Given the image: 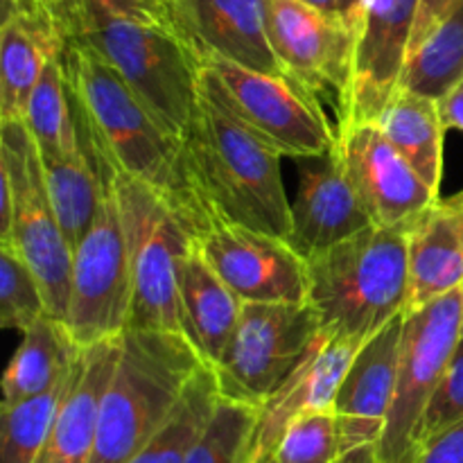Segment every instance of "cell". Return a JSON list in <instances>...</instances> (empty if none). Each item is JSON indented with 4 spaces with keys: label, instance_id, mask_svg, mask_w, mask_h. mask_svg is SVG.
Here are the masks:
<instances>
[{
    "label": "cell",
    "instance_id": "6da1fadb",
    "mask_svg": "<svg viewBox=\"0 0 463 463\" xmlns=\"http://www.w3.org/2000/svg\"><path fill=\"white\" fill-rule=\"evenodd\" d=\"M63 61L72 111L99 167L109 175L143 181L165 194L199 238L211 220L190 185L184 140L167 134L120 72L93 48L66 41Z\"/></svg>",
    "mask_w": 463,
    "mask_h": 463
},
{
    "label": "cell",
    "instance_id": "7a4b0ae2",
    "mask_svg": "<svg viewBox=\"0 0 463 463\" xmlns=\"http://www.w3.org/2000/svg\"><path fill=\"white\" fill-rule=\"evenodd\" d=\"M184 156L211 224L222 220L288 240L292 202L280 175L283 156L226 109L203 71L202 104L184 138Z\"/></svg>",
    "mask_w": 463,
    "mask_h": 463
},
{
    "label": "cell",
    "instance_id": "3957f363",
    "mask_svg": "<svg viewBox=\"0 0 463 463\" xmlns=\"http://www.w3.org/2000/svg\"><path fill=\"white\" fill-rule=\"evenodd\" d=\"M66 41L107 59L167 134L184 140L202 104V59L175 32L125 21L84 5L54 9Z\"/></svg>",
    "mask_w": 463,
    "mask_h": 463
},
{
    "label": "cell",
    "instance_id": "277c9868",
    "mask_svg": "<svg viewBox=\"0 0 463 463\" xmlns=\"http://www.w3.org/2000/svg\"><path fill=\"white\" fill-rule=\"evenodd\" d=\"M206 364L188 337L127 330L102 405L89 463H129L161 432L181 396Z\"/></svg>",
    "mask_w": 463,
    "mask_h": 463
},
{
    "label": "cell",
    "instance_id": "5b68a950",
    "mask_svg": "<svg viewBox=\"0 0 463 463\" xmlns=\"http://www.w3.org/2000/svg\"><path fill=\"white\" fill-rule=\"evenodd\" d=\"M407 233L371 224L337 247L307 258V303L321 328L366 344L407 312Z\"/></svg>",
    "mask_w": 463,
    "mask_h": 463
},
{
    "label": "cell",
    "instance_id": "8992f818",
    "mask_svg": "<svg viewBox=\"0 0 463 463\" xmlns=\"http://www.w3.org/2000/svg\"><path fill=\"white\" fill-rule=\"evenodd\" d=\"M109 176L120 206L134 279L129 330L181 333L176 280L197 235L165 194L131 176Z\"/></svg>",
    "mask_w": 463,
    "mask_h": 463
},
{
    "label": "cell",
    "instance_id": "52a82bcc",
    "mask_svg": "<svg viewBox=\"0 0 463 463\" xmlns=\"http://www.w3.org/2000/svg\"><path fill=\"white\" fill-rule=\"evenodd\" d=\"M0 179L7 181L14 199L12 231L0 244L25 260L43 289L50 317L66 324L72 249L59 224L43 161L25 120L0 122Z\"/></svg>",
    "mask_w": 463,
    "mask_h": 463
},
{
    "label": "cell",
    "instance_id": "ba28073f",
    "mask_svg": "<svg viewBox=\"0 0 463 463\" xmlns=\"http://www.w3.org/2000/svg\"><path fill=\"white\" fill-rule=\"evenodd\" d=\"M321 335L310 303H244L238 326L213 366L222 401L262 410L306 360Z\"/></svg>",
    "mask_w": 463,
    "mask_h": 463
},
{
    "label": "cell",
    "instance_id": "9c48e42d",
    "mask_svg": "<svg viewBox=\"0 0 463 463\" xmlns=\"http://www.w3.org/2000/svg\"><path fill=\"white\" fill-rule=\"evenodd\" d=\"M203 80L231 113L280 156L317 158L333 152L337 129L319 95L292 75H267L226 59L202 61Z\"/></svg>",
    "mask_w": 463,
    "mask_h": 463
},
{
    "label": "cell",
    "instance_id": "30bf717a",
    "mask_svg": "<svg viewBox=\"0 0 463 463\" xmlns=\"http://www.w3.org/2000/svg\"><path fill=\"white\" fill-rule=\"evenodd\" d=\"M107 175V172H104ZM134 279L129 247L111 176L93 226L72 249L66 328L80 348L118 339L129 330Z\"/></svg>",
    "mask_w": 463,
    "mask_h": 463
},
{
    "label": "cell",
    "instance_id": "8fae6325",
    "mask_svg": "<svg viewBox=\"0 0 463 463\" xmlns=\"http://www.w3.org/2000/svg\"><path fill=\"white\" fill-rule=\"evenodd\" d=\"M461 289L405 315L401 364L387 425L375 455L380 463H414L420 420L461 339Z\"/></svg>",
    "mask_w": 463,
    "mask_h": 463
},
{
    "label": "cell",
    "instance_id": "7c38bea8",
    "mask_svg": "<svg viewBox=\"0 0 463 463\" xmlns=\"http://www.w3.org/2000/svg\"><path fill=\"white\" fill-rule=\"evenodd\" d=\"M335 154L375 226L410 229L441 202V194L416 175L378 122L337 127Z\"/></svg>",
    "mask_w": 463,
    "mask_h": 463
},
{
    "label": "cell",
    "instance_id": "4fadbf2b",
    "mask_svg": "<svg viewBox=\"0 0 463 463\" xmlns=\"http://www.w3.org/2000/svg\"><path fill=\"white\" fill-rule=\"evenodd\" d=\"M197 249L242 303H307V265L285 238L215 220Z\"/></svg>",
    "mask_w": 463,
    "mask_h": 463
},
{
    "label": "cell",
    "instance_id": "5bb4252c",
    "mask_svg": "<svg viewBox=\"0 0 463 463\" xmlns=\"http://www.w3.org/2000/svg\"><path fill=\"white\" fill-rule=\"evenodd\" d=\"M419 0H369L355 36L351 80L339 99V122H378L401 89Z\"/></svg>",
    "mask_w": 463,
    "mask_h": 463
},
{
    "label": "cell",
    "instance_id": "9a60e30c",
    "mask_svg": "<svg viewBox=\"0 0 463 463\" xmlns=\"http://www.w3.org/2000/svg\"><path fill=\"white\" fill-rule=\"evenodd\" d=\"M267 36L283 71L312 93L344 98L351 80L357 27L301 0H267Z\"/></svg>",
    "mask_w": 463,
    "mask_h": 463
},
{
    "label": "cell",
    "instance_id": "2e32d148",
    "mask_svg": "<svg viewBox=\"0 0 463 463\" xmlns=\"http://www.w3.org/2000/svg\"><path fill=\"white\" fill-rule=\"evenodd\" d=\"M176 36L202 61L226 59L267 75H288L267 36V0H163Z\"/></svg>",
    "mask_w": 463,
    "mask_h": 463
},
{
    "label": "cell",
    "instance_id": "e0dca14e",
    "mask_svg": "<svg viewBox=\"0 0 463 463\" xmlns=\"http://www.w3.org/2000/svg\"><path fill=\"white\" fill-rule=\"evenodd\" d=\"M405 315L396 317L357 351L339 387L333 411L342 428L344 457L378 448L383 439L396 392Z\"/></svg>",
    "mask_w": 463,
    "mask_h": 463
},
{
    "label": "cell",
    "instance_id": "ac0fdd59",
    "mask_svg": "<svg viewBox=\"0 0 463 463\" xmlns=\"http://www.w3.org/2000/svg\"><path fill=\"white\" fill-rule=\"evenodd\" d=\"M297 197L292 202V229L288 242L303 260L369 229V213L362 206L337 154L303 158Z\"/></svg>",
    "mask_w": 463,
    "mask_h": 463
},
{
    "label": "cell",
    "instance_id": "d6986e66",
    "mask_svg": "<svg viewBox=\"0 0 463 463\" xmlns=\"http://www.w3.org/2000/svg\"><path fill=\"white\" fill-rule=\"evenodd\" d=\"M362 346L364 344L321 328V335L306 360L260 410L256 446L262 455L269 459L274 457L280 437L298 416L333 411L335 398L346 378L348 366Z\"/></svg>",
    "mask_w": 463,
    "mask_h": 463
},
{
    "label": "cell",
    "instance_id": "ffe728a7",
    "mask_svg": "<svg viewBox=\"0 0 463 463\" xmlns=\"http://www.w3.org/2000/svg\"><path fill=\"white\" fill-rule=\"evenodd\" d=\"M120 351L122 337L81 348L52 432L34 463H89L98 432L99 405Z\"/></svg>",
    "mask_w": 463,
    "mask_h": 463
},
{
    "label": "cell",
    "instance_id": "44dd1931",
    "mask_svg": "<svg viewBox=\"0 0 463 463\" xmlns=\"http://www.w3.org/2000/svg\"><path fill=\"white\" fill-rule=\"evenodd\" d=\"M407 312L463 288V203L441 199L407 233Z\"/></svg>",
    "mask_w": 463,
    "mask_h": 463
},
{
    "label": "cell",
    "instance_id": "7402d4cb",
    "mask_svg": "<svg viewBox=\"0 0 463 463\" xmlns=\"http://www.w3.org/2000/svg\"><path fill=\"white\" fill-rule=\"evenodd\" d=\"M66 48L48 14L3 9L0 23V122L25 120L32 93L50 57Z\"/></svg>",
    "mask_w": 463,
    "mask_h": 463
},
{
    "label": "cell",
    "instance_id": "603a6c76",
    "mask_svg": "<svg viewBox=\"0 0 463 463\" xmlns=\"http://www.w3.org/2000/svg\"><path fill=\"white\" fill-rule=\"evenodd\" d=\"M176 294L181 333L208 366H215L238 326L244 303L203 260L197 244L181 262Z\"/></svg>",
    "mask_w": 463,
    "mask_h": 463
},
{
    "label": "cell",
    "instance_id": "cb8c5ba5",
    "mask_svg": "<svg viewBox=\"0 0 463 463\" xmlns=\"http://www.w3.org/2000/svg\"><path fill=\"white\" fill-rule=\"evenodd\" d=\"M80 351L63 321L50 315L36 321L5 371L3 402L27 401L66 380Z\"/></svg>",
    "mask_w": 463,
    "mask_h": 463
},
{
    "label": "cell",
    "instance_id": "d4e9b609",
    "mask_svg": "<svg viewBox=\"0 0 463 463\" xmlns=\"http://www.w3.org/2000/svg\"><path fill=\"white\" fill-rule=\"evenodd\" d=\"M77 120V118H75ZM80 127V122H77ZM81 143L61 161L43 163L45 184L57 211L59 224L71 249H75L93 226L107 188V175L80 127Z\"/></svg>",
    "mask_w": 463,
    "mask_h": 463
},
{
    "label": "cell",
    "instance_id": "484cf974",
    "mask_svg": "<svg viewBox=\"0 0 463 463\" xmlns=\"http://www.w3.org/2000/svg\"><path fill=\"white\" fill-rule=\"evenodd\" d=\"M378 125L383 127L389 143L416 170V175L441 194L443 181V140L446 127L439 118L434 99L398 90Z\"/></svg>",
    "mask_w": 463,
    "mask_h": 463
},
{
    "label": "cell",
    "instance_id": "4316f807",
    "mask_svg": "<svg viewBox=\"0 0 463 463\" xmlns=\"http://www.w3.org/2000/svg\"><path fill=\"white\" fill-rule=\"evenodd\" d=\"M66 50V48H63ZM25 125L39 147L41 161H61L80 147L81 134L72 111L71 86H68L63 52L50 57L45 71L32 93Z\"/></svg>",
    "mask_w": 463,
    "mask_h": 463
},
{
    "label": "cell",
    "instance_id": "83f0119b",
    "mask_svg": "<svg viewBox=\"0 0 463 463\" xmlns=\"http://www.w3.org/2000/svg\"><path fill=\"white\" fill-rule=\"evenodd\" d=\"M220 387L213 366L203 364L181 396L161 432L129 463H184L193 443L220 405Z\"/></svg>",
    "mask_w": 463,
    "mask_h": 463
},
{
    "label": "cell",
    "instance_id": "f1b7e54d",
    "mask_svg": "<svg viewBox=\"0 0 463 463\" xmlns=\"http://www.w3.org/2000/svg\"><path fill=\"white\" fill-rule=\"evenodd\" d=\"M463 80V7L407 57L401 89L439 102Z\"/></svg>",
    "mask_w": 463,
    "mask_h": 463
},
{
    "label": "cell",
    "instance_id": "f546056e",
    "mask_svg": "<svg viewBox=\"0 0 463 463\" xmlns=\"http://www.w3.org/2000/svg\"><path fill=\"white\" fill-rule=\"evenodd\" d=\"M81 353V351H80ZM75 369V366H72ZM72 371L66 380L48 392L18 402H3L0 414V463H34L48 441L61 402L71 387Z\"/></svg>",
    "mask_w": 463,
    "mask_h": 463
},
{
    "label": "cell",
    "instance_id": "4dcf8cb0",
    "mask_svg": "<svg viewBox=\"0 0 463 463\" xmlns=\"http://www.w3.org/2000/svg\"><path fill=\"white\" fill-rule=\"evenodd\" d=\"M260 410L220 401L184 463H242L256 443Z\"/></svg>",
    "mask_w": 463,
    "mask_h": 463
},
{
    "label": "cell",
    "instance_id": "1f68e13d",
    "mask_svg": "<svg viewBox=\"0 0 463 463\" xmlns=\"http://www.w3.org/2000/svg\"><path fill=\"white\" fill-rule=\"evenodd\" d=\"M48 315L36 276L12 247L0 244V326L25 333Z\"/></svg>",
    "mask_w": 463,
    "mask_h": 463
},
{
    "label": "cell",
    "instance_id": "d6a6232c",
    "mask_svg": "<svg viewBox=\"0 0 463 463\" xmlns=\"http://www.w3.org/2000/svg\"><path fill=\"white\" fill-rule=\"evenodd\" d=\"M344 437L335 411L303 414L289 423L276 446L271 463H339Z\"/></svg>",
    "mask_w": 463,
    "mask_h": 463
},
{
    "label": "cell",
    "instance_id": "836d02e7",
    "mask_svg": "<svg viewBox=\"0 0 463 463\" xmlns=\"http://www.w3.org/2000/svg\"><path fill=\"white\" fill-rule=\"evenodd\" d=\"M463 423V337L457 344L455 355L448 362L434 396L420 420V452L437 437Z\"/></svg>",
    "mask_w": 463,
    "mask_h": 463
},
{
    "label": "cell",
    "instance_id": "e575fe53",
    "mask_svg": "<svg viewBox=\"0 0 463 463\" xmlns=\"http://www.w3.org/2000/svg\"><path fill=\"white\" fill-rule=\"evenodd\" d=\"M66 5H84V7H93L98 12L111 14L116 18H125V21L143 23V25L175 32L170 14H167V7L163 0H52V14L54 9L66 7Z\"/></svg>",
    "mask_w": 463,
    "mask_h": 463
},
{
    "label": "cell",
    "instance_id": "d590c367",
    "mask_svg": "<svg viewBox=\"0 0 463 463\" xmlns=\"http://www.w3.org/2000/svg\"><path fill=\"white\" fill-rule=\"evenodd\" d=\"M463 7V0H419L414 21V34H411L410 54L432 34L437 27H441L448 18Z\"/></svg>",
    "mask_w": 463,
    "mask_h": 463
},
{
    "label": "cell",
    "instance_id": "8d00e7d4",
    "mask_svg": "<svg viewBox=\"0 0 463 463\" xmlns=\"http://www.w3.org/2000/svg\"><path fill=\"white\" fill-rule=\"evenodd\" d=\"M414 463H463V423L430 441Z\"/></svg>",
    "mask_w": 463,
    "mask_h": 463
},
{
    "label": "cell",
    "instance_id": "74e56055",
    "mask_svg": "<svg viewBox=\"0 0 463 463\" xmlns=\"http://www.w3.org/2000/svg\"><path fill=\"white\" fill-rule=\"evenodd\" d=\"M301 3L310 5V7L319 9L321 14L339 18V21L348 23L353 27H360L364 9L369 0H301Z\"/></svg>",
    "mask_w": 463,
    "mask_h": 463
},
{
    "label": "cell",
    "instance_id": "f35d334b",
    "mask_svg": "<svg viewBox=\"0 0 463 463\" xmlns=\"http://www.w3.org/2000/svg\"><path fill=\"white\" fill-rule=\"evenodd\" d=\"M437 109L446 131L455 129L463 134V80L450 90V93L443 95V98L439 99Z\"/></svg>",
    "mask_w": 463,
    "mask_h": 463
},
{
    "label": "cell",
    "instance_id": "ab89813d",
    "mask_svg": "<svg viewBox=\"0 0 463 463\" xmlns=\"http://www.w3.org/2000/svg\"><path fill=\"white\" fill-rule=\"evenodd\" d=\"M3 9H18V12L52 16V0H3Z\"/></svg>",
    "mask_w": 463,
    "mask_h": 463
},
{
    "label": "cell",
    "instance_id": "60d3db41",
    "mask_svg": "<svg viewBox=\"0 0 463 463\" xmlns=\"http://www.w3.org/2000/svg\"><path fill=\"white\" fill-rule=\"evenodd\" d=\"M242 463H271V459H269V457H265V455H262V452L258 450V446H256V443H253L251 452H249V457H247V459H244Z\"/></svg>",
    "mask_w": 463,
    "mask_h": 463
},
{
    "label": "cell",
    "instance_id": "b9f144b4",
    "mask_svg": "<svg viewBox=\"0 0 463 463\" xmlns=\"http://www.w3.org/2000/svg\"><path fill=\"white\" fill-rule=\"evenodd\" d=\"M452 199H455V202H459V203H463V190H461V193H459V194H455V197H452Z\"/></svg>",
    "mask_w": 463,
    "mask_h": 463
},
{
    "label": "cell",
    "instance_id": "7bdbcfd3",
    "mask_svg": "<svg viewBox=\"0 0 463 463\" xmlns=\"http://www.w3.org/2000/svg\"><path fill=\"white\" fill-rule=\"evenodd\" d=\"M461 312H463V288H461ZM461 337H463V324H461Z\"/></svg>",
    "mask_w": 463,
    "mask_h": 463
}]
</instances>
